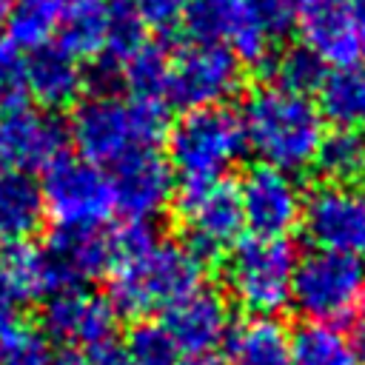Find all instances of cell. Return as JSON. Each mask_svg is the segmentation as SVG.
I'll return each instance as SVG.
<instances>
[{
	"instance_id": "ab89813d",
	"label": "cell",
	"mask_w": 365,
	"mask_h": 365,
	"mask_svg": "<svg viewBox=\"0 0 365 365\" xmlns=\"http://www.w3.org/2000/svg\"><path fill=\"white\" fill-rule=\"evenodd\" d=\"M9 9H11V0H0V26H3L6 17H9Z\"/></svg>"
},
{
	"instance_id": "484cf974",
	"label": "cell",
	"mask_w": 365,
	"mask_h": 365,
	"mask_svg": "<svg viewBox=\"0 0 365 365\" xmlns=\"http://www.w3.org/2000/svg\"><path fill=\"white\" fill-rule=\"evenodd\" d=\"M111 68L117 74V83H123L128 88L131 100L165 103V91H168V54L157 43L145 40L134 54H128L123 63H117Z\"/></svg>"
},
{
	"instance_id": "d6a6232c",
	"label": "cell",
	"mask_w": 365,
	"mask_h": 365,
	"mask_svg": "<svg viewBox=\"0 0 365 365\" xmlns=\"http://www.w3.org/2000/svg\"><path fill=\"white\" fill-rule=\"evenodd\" d=\"M128 3L145 26H154L163 31L182 23L185 6H188V0H128Z\"/></svg>"
},
{
	"instance_id": "f1b7e54d",
	"label": "cell",
	"mask_w": 365,
	"mask_h": 365,
	"mask_svg": "<svg viewBox=\"0 0 365 365\" xmlns=\"http://www.w3.org/2000/svg\"><path fill=\"white\" fill-rule=\"evenodd\" d=\"M274 77V86L294 91V94H311L322 86L325 80V66L299 43V46H285L279 54L265 60Z\"/></svg>"
},
{
	"instance_id": "8d00e7d4",
	"label": "cell",
	"mask_w": 365,
	"mask_h": 365,
	"mask_svg": "<svg viewBox=\"0 0 365 365\" xmlns=\"http://www.w3.org/2000/svg\"><path fill=\"white\" fill-rule=\"evenodd\" d=\"M51 365H91V359H86L83 354H77V351H66V354H60V356H54V362Z\"/></svg>"
},
{
	"instance_id": "8992f818",
	"label": "cell",
	"mask_w": 365,
	"mask_h": 365,
	"mask_svg": "<svg viewBox=\"0 0 365 365\" xmlns=\"http://www.w3.org/2000/svg\"><path fill=\"white\" fill-rule=\"evenodd\" d=\"M297 251L288 240L245 237L228 251L225 282L231 297L254 317H271L291 302Z\"/></svg>"
},
{
	"instance_id": "ffe728a7",
	"label": "cell",
	"mask_w": 365,
	"mask_h": 365,
	"mask_svg": "<svg viewBox=\"0 0 365 365\" xmlns=\"http://www.w3.org/2000/svg\"><path fill=\"white\" fill-rule=\"evenodd\" d=\"M0 285L14 302H34L57 294V279L46 248L31 242H11L0 254Z\"/></svg>"
},
{
	"instance_id": "52a82bcc",
	"label": "cell",
	"mask_w": 365,
	"mask_h": 365,
	"mask_svg": "<svg viewBox=\"0 0 365 365\" xmlns=\"http://www.w3.org/2000/svg\"><path fill=\"white\" fill-rule=\"evenodd\" d=\"M43 211L60 231H94L114 214V191L108 174L83 157H57L40 185Z\"/></svg>"
},
{
	"instance_id": "83f0119b",
	"label": "cell",
	"mask_w": 365,
	"mask_h": 365,
	"mask_svg": "<svg viewBox=\"0 0 365 365\" xmlns=\"http://www.w3.org/2000/svg\"><path fill=\"white\" fill-rule=\"evenodd\" d=\"M317 165L328 177V182H351L362 174L365 168V131H348V128H334L325 134Z\"/></svg>"
},
{
	"instance_id": "603a6c76",
	"label": "cell",
	"mask_w": 365,
	"mask_h": 365,
	"mask_svg": "<svg viewBox=\"0 0 365 365\" xmlns=\"http://www.w3.org/2000/svg\"><path fill=\"white\" fill-rule=\"evenodd\" d=\"M317 91L322 120H331L336 128L365 131V63L334 68Z\"/></svg>"
},
{
	"instance_id": "9c48e42d",
	"label": "cell",
	"mask_w": 365,
	"mask_h": 365,
	"mask_svg": "<svg viewBox=\"0 0 365 365\" xmlns=\"http://www.w3.org/2000/svg\"><path fill=\"white\" fill-rule=\"evenodd\" d=\"M242 83L240 60L220 43L191 40L177 54L168 57V91L165 100L194 108L222 106Z\"/></svg>"
},
{
	"instance_id": "60d3db41",
	"label": "cell",
	"mask_w": 365,
	"mask_h": 365,
	"mask_svg": "<svg viewBox=\"0 0 365 365\" xmlns=\"http://www.w3.org/2000/svg\"><path fill=\"white\" fill-rule=\"evenodd\" d=\"M354 9H365V0H348Z\"/></svg>"
},
{
	"instance_id": "7c38bea8",
	"label": "cell",
	"mask_w": 365,
	"mask_h": 365,
	"mask_svg": "<svg viewBox=\"0 0 365 365\" xmlns=\"http://www.w3.org/2000/svg\"><path fill=\"white\" fill-rule=\"evenodd\" d=\"M240 205L242 222L251 228V237H274L285 240V234L302 217V188L294 174L271 168V165H251L240 185Z\"/></svg>"
},
{
	"instance_id": "6da1fadb",
	"label": "cell",
	"mask_w": 365,
	"mask_h": 365,
	"mask_svg": "<svg viewBox=\"0 0 365 365\" xmlns=\"http://www.w3.org/2000/svg\"><path fill=\"white\" fill-rule=\"evenodd\" d=\"M245 145L262 160V165L297 174L317 163L325 140V120L319 106L279 86H259L242 106Z\"/></svg>"
},
{
	"instance_id": "5b68a950",
	"label": "cell",
	"mask_w": 365,
	"mask_h": 365,
	"mask_svg": "<svg viewBox=\"0 0 365 365\" xmlns=\"http://www.w3.org/2000/svg\"><path fill=\"white\" fill-rule=\"evenodd\" d=\"M365 297V262L359 257L311 251L297 262L291 302L305 322L354 325Z\"/></svg>"
},
{
	"instance_id": "74e56055",
	"label": "cell",
	"mask_w": 365,
	"mask_h": 365,
	"mask_svg": "<svg viewBox=\"0 0 365 365\" xmlns=\"http://www.w3.org/2000/svg\"><path fill=\"white\" fill-rule=\"evenodd\" d=\"M356 14V34H359V51L365 57V9H354Z\"/></svg>"
},
{
	"instance_id": "7a4b0ae2",
	"label": "cell",
	"mask_w": 365,
	"mask_h": 365,
	"mask_svg": "<svg viewBox=\"0 0 365 365\" xmlns=\"http://www.w3.org/2000/svg\"><path fill=\"white\" fill-rule=\"evenodd\" d=\"M205 262L185 245L154 240L151 245L123 254L108 271V302L125 317H148L168 311L197 288H202Z\"/></svg>"
},
{
	"instance_id": "2e32d148",
	"label": "cell",
	"mask_w": 365,
	"mask_h": 365,
	"mask_svg": "<svg viewBox=\"0 0 365 365\" xmlns=\"http://www.w3.org/2000/svg\"><path fill=\"white\" fill-rule=\"evenodd\" d=\"M160 325L171 336L177 354H188L200 359L228 339L231 308L220 291L202 285L185 299H180L174 308H168Z\"/></svg>"
},
{
	"instance_id": "4316f807",
	"label": "cell",
	"mask_w": 365,
	"mask_h": 365,
	"mask_svg": "<svg viewBox=\"0 0 365 365\" xmlns=\"http://www.w3.org/2000/svg\"><path fill=\"white\" fill-rule=\"evenodd\" d=\"M66 11V0H11L6 29H9V43H14L20 51L23 48H43L48 46L51 34L60 31Z\"/></svg>"
},
{
	"instance_id": "7402d4cb",
	"label": "cell",
	"mask_w": 365,
	"mask_h": 365,
	"mask_svg": "<svg viewBox=\"0 0 365 365\" xmlns=\"http://www.w3.org/2000/svg\"><path fill=\"white\" fill-rule=\"evenodd\" d=\"M117 0H66L60 46L80 57H103Z\"/></svg>"
},
{
	"instance_id": "e575fe53",
	"label": "cell",
	"mask_w": 365,
	"mask_h": 365,
	"mask_svg": "<svg viewBox=\"0 0 365 365\" xmlns=\"http://www.w3.org/2000/svg\"><path fill=\"white\" fill-rule=\"evenodd\" d=\"M91 365H131V362H128V356H125V351L120 345L108 342V345H103V348L94 351Z\"/></svg>"
},
{
	"instance_id": "5bb4252c",
	"label": "cell",
	"mask_w": 365,
	"mask_h": 365,
	"mask_svg": "<svg viewBox=\"0 0 365 365\" xmlns=\"http://www.w3.org/2000/svg\"><path fill=\"white\" fill-rule=\"evenodd\" d=\"M43 334L68 348H103L114 342L117 311L108 297L86 288H63L51 294L40 314Z\"/></svg>"
},
{
	"instance_id": "e0dca14e",
	"label": "cell",
	"mask_w": 365,
	"mask_h": 365,
	"mask_svg": "<svg viewBox=\"0 0 365 365\" xmlns=\"http://www.w3.org/2000/svg\"><path fill=\"white\" fill-rule=\"evenodd\" d=\"M299 29H302V46L322 66L345 68L362 57L356 14L348 0H314L302 11Z\"/></svg>"
},
{
	"instance_id": "f35d334b",
	"label": "cell",
	"mask_w": 365,
	"mask_h": 365,
	"mask_svg": "<svg viewBox=\"0 0 365 365\" xmlns=\"http://www.w3.org/2000/svg\"><path fill=\"white\" fill-rule=\"evenodd\" d=\"M285 3H288V6H291L297 14H302V11H305V9H308L314 0H285Z\"/></svg>"
},
{
	"instance_id": "44dd1931",
	"label": "cell",
	"mask_w": 365,
	"mask_h": 365,
	"mask_svg": "<svg viewBox=\"0 0 365 365\" xmlns=\"http://www.w3.org/2000/svg\"><path fill=\"white\" fill-rule=\"evenodd\" d=\"M228 365H291V336L271 317H251L231 328Z\"/></svg>"
},
{
	"instance_id": "3957f363",
	"label": "cell",
	"mask_w": 365,
	"mask_h": 365,
	"mask_svg": "<svg viewBox=\"0 0 365 365\" xmlns=\"http://www.w3.org/2000/svg\"><path fill=\"white\" fill-rule=\"evenodd\" d=\"M165 106L131 100L117 91H94L83 97L68 123L80 157L94 165H117L120 160L154 148L165 134Z\"/></svg>"
},
{
	"instance_id": "d590c367",
	"label": "cell",
	"mask_w": 365,
	"mask_h": 365,
	"mask_svg": "<svg viewBox=\"0 0 365 365\" xmlns=\"http://www.w3.org/2000/svg\"><path fill=\"white\" fill-rule=\"evenodd\" d=\"M14 311H17V302L9 297V291L0 285V334L9 328V325H14L17 319H14Z\"/></svg>"
},
{
	"instance_id": "277c9868",
	"label": "cell",
	"mask_w": 365,
	"mask_h": 365,
	"mask_svg": "<svg viewBox=\"0 0 365 365\" xmlns=\"http://www.w3.org/2000/svg\"><path fill=\"white\" fill-rule=\"evenodd\" d=\"M245 148L248 145L240 117L225 106H214L177 117V123L168 128L165 160L171 171L182 177V185H194L225 180V171L240 163Z\"/></svg>"
},
{
	"instance_id": "ac0fdd59",
	"label": "cell",
	"mask_w": 365,
	"mask_h": 365,
	"mask_svg": "<svg viewBox=\"0 0 365 365\" xmlns=\"http://www.w3.org/2000/svg\"><path fill=\"white\" fill-rule=\"evenodd\" d=\"M46 257L51 262L57 291L83 288L86 279H94L111 271V262H114L111 234H103V228H94V231H60L57 228L46 245Z\"/></svg>"
},
{
	"instance_id": "8fae6325",
	"label": "cell",
	"mask_w": 365,
	"mask_h": 365,
	"mask_svg": "<svg viewBox=\"0 0 365 365\" xmlns=\"http://www.w3.org/2000/svg\"><path fill=\"white\" fill-rule=\"evenodd\" d=\"M182 26L197 43H220L237 60L265 63L271 34L248 0H188Z\"/></svg>"
},
{
	"instance_id": "7bdbcfd3",
	"label": "cell",
	"mask_w": 365,
	"mask_h": 365,
	"mask_svg": "<svg viewBox=\"0 0 365 365\" xmlns=\"http://www.w3.org/2000/svg\"><path fill=\"white\" fill-rule=\"evenodd\" d=\"M359 180H362V182H365V168H362V174H359Z\"/></svg>"
},
{
	"instance_id": "ba28073f",
	"label": "cell",
	"mask_w": 365,
	"mask_h": 365,
	"mask_svg": "<svg viewBox=\"0 0 365 365\" xmlns=\"http://www.w3.org/2000/svg\"><path fill=\"white\" fill-rule=\"evenodd\" d=\"M177 217L185 234V245L202 262L234 248L245 228L240 191L228 180L182 185L177 197Z\"/></svg>"
},
{
	"instance_id": "4dcf8cb0",
	"label": "cell",
	"mask_w": 365,
	"mask_h": 365,
	"mask_svg": "<svg viewBox=\"0 0 365 365\" xmlns=\"http://www.w3.org/2000/svg\"><path fill=\"white\" fill-rule=\"evenodd\" d=\"M123 351L131 365H177V348L165 328L154 319H140L128 331Z\"/></svg>"
},
{
	"instance_id": "cb8c5ba5",
	"label": "cell",
	"mask_w": 365,
	"mask_h": 365,
	"mask_svg": "<svg viewBox=\"0 0 365 365\" xmlns=\"http://www.w3.org/2000/svg\"><path fill=\"white\" fill-rule=\"evenodd\" d=\"M43 194L29 174L0 171V240L26 242L40 228Z\"/></svg>"
},
{
	"instance_id": "1f68e13d",
	"label": "cell",
	"mask_w": 365,
	"mask_h": 365,
	"mask_svg": "<svg viewBox=\"0 0 365 365\" xmlns=\"http://www.w3.org/2000/svg\"><path fill=\"white\" fill-rule=\"evenodd\" d=\"M23 94H26V57L14 43L0 40V106L3 108L20 106Z\"/></svg>"
},
{
	"instance_id": "d6986e66",
	"label": "cell",
	"mask_w": 365,
	"mask_h": 365,
	"mask_svg": "<svg viewBox=\"0 0 365 365\" xmlns=\"http://www.w3.org/2000/svg\"><path fill=\"white\" fill-rule=\"evenodd\" d=\"M86 86V71L80 60L63 46H43L26 57V91L43 108L71 106Z\"/></svg>"
},
{
	"instance_id": "4fadbf2b",
	"label": "cell",
	"mask_w": 365,
	"mask_h": 365,
	"mask_svg": "<svg viewBox=\"0 0 365 365\" xmlns=\"http://www.w3.org/2000/svg\"><path fill=\"white\" fill-rule=\"evenodd\" d=\"M68 131L63 123L26 103L0 111V171L29 174L46 171L57 157H63Z\"/></svg>"
},
{
	"instance_id": "b9f144b4",
	"label": "cell",
	"mask_w": 365,
	"mask_h": 365,
	"mask_svg": "<svg viewBox=\"0 0 365 365\" xmlns=\"http://www.w3.org/2000/svg\"><path fill=\"white\" fill-rule=\"evenodd\" d=\"M191 365H214V362H205V359H200V362H191Z\"/></svg>"
},
{
	"instance_id": "30bf717a",
	"label": "cell",
	"mask_w": 365,
	"mask_h": 365,
	"mask_svg": "<svg viewBox=\"0 0 365 365\" xmlns=\"http://www.w3.org/2000/svg\"><path fill=\"white\" fill-rule=\"evenodd\" d=\"M302 228L317 251L365 257V194L345 182H319L302 200Z\"/></svg>"
},
{
	"instance_id": "d4e9b609",
	"label": "cell",
	"mask_w": 365,
	"mask_h": 365,
	"mask_svg": "<svg viewBox=\"0 0 365 365\" xmlns=\"http://www.w3.org/2000/svg\"><path fill=\"white\" fill-rule=\"evenodd\" d=\"M291 365H359V345L342 325L302 322L291 334Z\"/></svg>"
},
{
	"instance_id": "836d02e7",
	"label": "cell",
	"mask_w": 365,
	"mask_h": 365,
	"mask_svg": "<svg viewBox=\"0 0 365 365\" xmlns=\"http://www.w3.org/2000/svg\"><path fill=\"white\" fill-rule=\"evenodd\" d=\"M248 3L254 6L257 17L262 20V26L268 29L271 37L285 34L294 26V20H297V11L285 0H248Z\"/></svg>"
},
{
	"instance_id": "f546056e",
	"label": "cell",
	"mask_w": 365,
	"mask_h": 365,
	"mask_svg": "<svg viewBox=\"0 0 365 365\" xmlns=\"http://www.w3.org/2000/svg\"><path fill=\"white\" fill-rule=\"evenodd\" d=\"M48 336L26 322H14L0 334V365H51Z\"/></svg>"
},
{
	"instance_id": "9a60e30c",
	"label": "cell",
	"mask_w": 365,
	"mask_h": 365,
	"mask_svg": "<svg viewBox=\"0 0 365 365\" xmlns=\"http://www.w3.org/2000/svg\"><path fill=\"white\" fill-rule=\"evenodd\" d=\"M111 168L114 211H123L128 222H148L168 208L174 197V171L157 148L137 151Z\"/></svg>"
}]
</instances>
